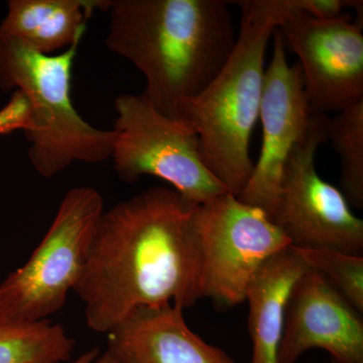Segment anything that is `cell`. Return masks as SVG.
Here are the masks:
<instances>
[{"instance_id": "obj_1", "label": "cell", "mask_w": 363, "mask_h": 363, "mask_svg": "<svg viewBox=\"0 0 363 363\" xmlns=\"http://www.w3.org/2000/svg\"><path fill=\"white\" fill-rule=\"evenodd\" d=\"M197 207L154 187L104 210L73 291L91 330L109 333L143 308L184 310L201 300Z\"/></svg>"}, {"instance_id": "obj_6", "label": "cell", "mask_w": 363, "mask_h": 363, "mask_svg": "<svg viewBox=\"0 0 363 363\" xmlns=\"http://www.w3.org/2000/svg\"><path fill=\"white\" fill-rule=\"evenodd\" d=\"M114 109L111 159L124 183L157 177L196 205L228 192L207 168L199 140L187 124L162 116L143 93L118 95Z\"/></svg>"}, {"instance_id": "obj_9", "label": "cell", "mask_w": 363, "mask_h": 363, "mask_svg": "<svg viewBox=\"0 0 363 363\" xmlns=\"http://www.w3.org/2000/svg\"><path fill=\"white\" fill-rule=\"evenodd\" d=\"M290 11L277 30L298 59L313 116H327L363 101V35L350 14L317 18Z\"/></svg>"}, {"instance_id": "obj_10", "label": "cell", "mask_w": 363, "mask_h": 363, "mask_svg": "<svg viewBox=\"0 0 363 363\" xmlns=\"http://www.w3.org/2000/svg\"><path fill=\"white\" fill-rule=\"evenodd\" d=\"M271 63L264 71L259 117L262 143L240 201L264 210L269 217L278 201L281 177L294 147L309 133L313 114L306 98L302 72L290 65L279 30L272 33Z\"/></svg>"}, {"instance_id": "obj_14", "label": "cell", "mask_w": 363, "mask_h": 363, "mask_svg": "<svg viewBox=\"0 0 363 363\" xmlns=\"http://www.w3.org/2000/svg\"><path fill=\"white\" fill-rule=\"evenodd\" d=\"M308 267L290 247L260 267L248 286V330L252 339L250 363H279V350L289 296Z\"/></svg>"}, {"instance_id": "obj_8", "label": "cell", "mask_w": 363, "mask_h": 363, "mask_svg": "<svg viewBox=\"0 0 363 363\" xmlns=\"http://www.w3.org/2000/svg\"><path fill=\"white\" fill-rule=\"evenodd\" d=\"M327 116H313L304 140L294 147L281 177L271 219L291 247L330 248L363 255V221L345 196L317 173L315 157L327 142Z\"/></svg>"}, {"instance_id": "obj_11", "label": "cell", "mask_w": 363, "mask_h": 363, "mask_svg": "<svg viewBox=\"0 0 363 363\" xmlns=\"http://www.w3.org/2000/svg\"><path fill=\"white\" fill-rule=\"evenodd\" d=\"M362 313L308 267L294 285L285 312L279 363H296L321 348L333 363H363Z\"/></svg>"}, {"instance_id": "obj_15", "label": "cell", "mask_w": 363, "mask_h": 363, "mask_svg": "<svg viewBox=\"0 0 363 363\" xmlns=\"http://www.w3.org/2000/svg\"><path fill=\"white\" fill-rule=\"evenodd\" d=\"M75 341L45 319L0 323V363H69Z\"/></svg>"}, {"instance_id": "obj_7", "label": "cell", "mask_w": 363, "mask_h": 363, "mask_svg": "<svg viewBox=\"0 0 363 363\" xmlns=\"http://www.w3.org/2000/svg\"><path fill=\"white\" fill-rule=\"evenodd\" d=\"M195 228L201 259V298L225 309L245 303L260 267L291 247L264 210L229 192L198 205Z\"/></svg>"}, {"instance_id": "obj_16", "label": "cell", "mask_w": 363, "mask_h": 363, "mask_svg": "<svg viewBox=\"0 0 363 363\" xmlns=\"http://www.w3.org/2000/svg\"><path fill=\"white\" fill-rule=\"evenodd\" d=\"M327 142L340 157L341 192L350 206L363 208V101L326 119Z\"/></svg>"}, {"instance_id": "obj_5", "label": "cell", "mask_w": 363, "mask_h": 363, "mask_svg": "<svg viewBox=\"0 0 363 363\" xmlns=\"http://www.w3.org/2000/svg\"><path fill=\"white\" fill-rule=\"evenodd\" d=\"M104 212L96 189H71L51 226L23 266L0 283V323L50 319L82 276Z\"/></svg>"}, {"instance_id": "obj_3", "label": "cell", "mask_w": 363, "mask_h": 363, "mask_svg": "<svg viewBox=\"0 0 363 363\" xmlns=\"http://www.w3.org/2000/svg\"><path fill=\"white\" fill-rule=\"evenodd\" d=\"M230 2L241 11L233 52L213 80L179 106L178 121L194 130L207 168L238 197L255 164L250 136L259 117L267 44L290 6L288 0Z\"/></svg>"}, {"instance_id": "obj_18", "label": "cell", "mask_w": 363, "mask_h": 363, "mask_svg": "<svg viewBox=\"0 0 363 363\" xmlns=\"http://www.w3.org/2000/svg\"><path fill=\"white\" fill-rule=\"evenodd\" d=\"M33 111L30 101L20 90H14L9 104L0 109V135L21 130L28 133L32 128Z\"/></svg>"}, {"instance_id": "obj_13", "label": "cell", "mask_w": 363, "mask_h": 363, "mask_svg": "<svg viewBox=\"0 0 363 363\" xmlns=\"http://www.w3.org/2000/svg\"><path fill=\"white\" fill-rule=\"evenodd\" d=\"M109 6L111 0H11L0 32L33 51L58 54L80 43L93 13Z\"/></svg>"}, {"instance_id": "obj_21", "label": "cell", "mask_w": 363, "mask_h": 363, "mask_svg": "<svg viewBox=\"0 0 363 363\" xmlns=\"http://www.w3.org/2000/svg\"><path fill=\"white\" fill-rule=\"evenodd\" d=\"M93 363H118L116 362V358L112 357L108 351L105 350L104 352H100L96 359Z\"/></svg>"}, {"instance_id": "obj_17", "label": "cell", "mask_w": 363, "mask_h": 363, "mask_svg": "<svg viewBox=\"0 0 363 363\" xmlns=\"http://www.w3.org/2000/svg\"><path fill=\"white\" fill-rule=\"evenodd\" d=\"M290 248L306 266L319 272L353 307L363 313V255L330 248Z\"/></svg>"}, {"instance_id": "obj_4", "label": "cell", "mask_w": 363, "mask_h": 363, "mask_svg": "<svg viewBox=\"0 0 363 363\" xmlns=\"http://www.w3.org/2000/svg\"><path fill=\"white\" fill-rule=\"evenodd\" d=\"M79 44L44 55L0 32V91L20 90L30 101L33 123L25 133L28 159L45 178L74 162L98 164L111 157L113 131L91 125L72 102V69Z\"/></svg>"}, {"instance_id": "obj_19", "label": "cell", "mask_w": 363, "mask_h": 363, "mask_svg": "<svg viewBox=\"0 0 363 363\" xmlns=\"http://www.w3.org/2000/svg\"><path fill=\"white\" fill-rule=\"evenodd\" d=\"M298 11L317 18H336L342 16L343 11L350 7L351 0H291Z\"/></svg>"}, {"instance_id": "obj_12", "label": "cell", "mask_w": 363, "mask_h": 363, "mask_svg": "<svg viewBox=\"0 0 363 363\" xmlns=\"http://www.w3.org/2000/svg\"><path fill=\"white\" fill-rule=\"evenodd\" d=\"M177 306L143 308L107 333L106 350L118 363H235L196 334Z\"/></svg>"}, {"instance_id": "obj_2", "label": "cell", "mask_w": 363, "mask_h": 363, "mask_svg": "<svg viewBox=\"0 0 363 363\" xmlns=\"http://www.w3.org/2000/svg\"><path fill=\"white\" fill-rule=\"evenodd\" d=\"M228 6L224 0H111L105 44L143 74V94L155 109L178 121L179 106L213 80L233 52Z\"/></svg>"}, {"instance_id": "obj_20", "label": "cell", "mask_w": 363, "mask_h": 363, "mask_svg": "<svg viewBox=\"0 0 363 363\" xmlns=\"http://www.w3.org/2000/svg\"><path fill=\"white\" fill-rule=\"evenodd\" d=\"M98 355H99V350L98 348H92L79 355L77 358L74 360H71L69 363H93L96 359Z\"/></svg>"}]
</instances>
